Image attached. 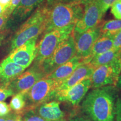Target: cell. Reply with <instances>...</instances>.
Returning a JSON list of instances; mask_svg holds the SVG:
<instances>
[{
  "label": "cell",
  "mask_w": 121,
  "mask_h": 121,
  "mask_svg": "<svg viewBox=\"0 0 121 121\" xmlns=\"http://www.w3.org/2000/svg\"><path fill=\"white\" fill-rule=\"evenodd\" d=\"M76 54L75 38L72 32L68 38L59 44L52 55L44 60L39 66L46 76L60 65L71 60Z\"/></svg>",
  "instance_id": "6"
},
{
  "label": "cell",
  "mask_w": 121,
  "mask_h": 121,
  "mask_svg": "<svg viewBox=\"0 0 121 121\" xmlns=\"http://www.w3.org/2000/svg\"><path fill=\"white\" fill-rule=\"evenodd\" d=\"M11 0H0V4H1L5 9V10L8 8Z\"/></svg>",
  "instance_id": "35"
},
{
  "label": "cell",
  "mask_w": 121,
  "mask_h": 121,
  "mask_svg": "<svg viewBox=\"0 0 121 121\" xmlns=\"http://www.w3.org/2000/svg\"><path fill=\"white\" fill-rule=\"evenodd\" d=\"M90 0H66L64 2L68 3H78V4H85Z\"/></svg>",
  "instance_id": "34"
},
{
  "label": "cell",
  "mask_w": 121,
  "mask_h": 121,
  "mask_svg": "<svg viewBox=\"0 0 121 121\" xmlns=\"http://www.w3.org/2000/svg\"><path fill=\"white\" fill-rule=\"evenodd\" d=\"M101 23L74 37L76 55L82 58L83 62L89 57L94 44L100 36Z\"/></svg>",
  "instance_id": "11"
},
{
  "label": "cell",
  "mask_w": 121,
  "mask_h": 121,
  "mask_svg": "<svg viewBox=\"0 0 121 121\" xmlns=\"http://www.w3.org/2000/svg\"><path fill=\"white\" fill-rule=\"evenodd\" d=\"M14 95V93L9 85H0V102H3L9 96Z\"/></svg>",
  "instance_id": "22"
},
{
  "label": "cell",
  "mask_w": 121,
  "mask_h": 121,
  "mask_svg": "<svg viewBox=\"0 0 121 121\" xmlns=\"http://www.w3.org/2000/svg\"><path fill=\"white\" fill-rule=\"evenodd\" d=\"M84 4L61 2L51 7L48 12L44 32L60 29L76 23L82 17Z\"/></svg>",
  "instance_id": "2"
},
{
  "label": "cell",
  "mask_w": 121,
  "mask_h": 121,
  "mask_svg": "<svg viewBox=\"0 0 121 121\" xmlns=\"http://www.w3.org/2000/svg\"><path fill=\"white\" fill-rule=\"evenodd\" d=\"M119 55H120V56L121 57V52H120V54H119Z\"/></svg>",
  "instance_id": "40"
},
{
  "label": "cell",
  "mask_w": 121,
  "mask_h": 121,
  "mask_svg": "<svg viewBox=\"0 0 121 121\" xmlns=\"http://www.w3.org/2000/svg\"><path fill=\"white\" fill-rule=\"evenodd\" d=\"M103 13L105 14L106 12L112 6L116 0H97Z\"/></svg>",
  "instance_id": "25"
},
{
  "label": "cell",
  "mask_w": 121,
  "mask_h": 121,
  "mask_svg": "<svg viewBox=\"0 0 121 121\" xmlns=\"http://www.w3.org/2000/svg\"><path fill=\"white\" fill-rule=\"evenodd\" d=\"M117 86L118 87H119V88L121 89V77L119 78L117 84Z\"/></svg>",
  "instance_id": "38"
},
{
  "label": "cell",
  "mask_w": 121,
  "mask_h": 121,
  "mask_svg": "<svg viewBox=\"0 0 121 121\" xmlns=\"http://www.w3.org/2000/svg\"><path fill=\"white\" fill-rule=\"evenodd\" d=\"M61 84V81L45 77L37 81L26 93L27 111L54 100L55 94Z\"/></svg>",
  "instance_id": "5"
},
{
  "label": "cell",
  "mask_w": 121,
  "mask_h": 121,
  "mask_svg": "<svg viewBox=\"0 0 121 121\" xmlns=\"http://www.w3.org/2000/svg\"><path fill=\"white\" fill-rule=\"evenodd\" d=\"M115 93L112 86L94 89L82 103V109L92 121H116Z\"/></svg>",
  "instance_id": "1"
},
{
  "label": "cell",
  "mask_w": 121,
  "mask_h": 121,
  "mask_svg": "<svg viewBox=\"0 0 121 121\" xmlns=\"http://www.w3.org/2000/svg\"><path fill=\"white\" fill-rule=\"evenodd\" d=\"M21 0H11L10 4H9V6L8 7L6 10H5L4 13H5L6 15H7V16H11V15L13 13V10H15V9L17 7V6L19 4Z\"/></svg>",
  "instance_id": "28"
},
{
  "label": "cell",
  "mask_w": 121,
  "mask_h": 121,
  "mask_svg": "<svg viewBox=\"0 0 121 121\" xmlns=\"http://www.w3.org/2000/svg\"><path fill=\"white\" fill-rule=\"evenodd\" d=\"M82 63H83V59L75 55L71 60L60 65L52 72L45 77L61 81L62 83L63 80L67 78L74 70Z\"/></svg>",
  "instance_id": "16"
},
{
  "label": "cell",
  "mask_w": 121,
  "mask_h": 121,
  "mask_svg": "<svg viewBox=\"0 0 121 121\" xmlns=\"http://www.w3.org/2000/svg\"><path fill=\"white\" fill-rule=\"evenodd\" d=\"M23 121H45L38 115L33 109L26 111L23 115Z\"/></svg>",
  "instance_id": "23"
},
{
  "label": "cell",
  "mask_w": 121,
  "mask_h": 121,
  "mask_svg": "<svg viewBox=\"0 0 121 121\" xmlns=\"http://www.w3.org/2000/svg\"><path fill=\"white\" fill-rule=\"evenodd\" d=\"M113 48L118 51H121V31L114 36L113 39Z\"/></svg>",
  "instance_id": "29"
},
{
  "label": "cell",
  "mask_w": 121,
  "mask_h": 121,
  "mask_svg": "<svg viewBox=\"0 0 121 121\" xmlns=\"http://www.w3.org/2000/svg\"><path fill=\"white\" fill-rule=\"evenodd\" d=\"M23 115L20 113L10 112L7 116L6 121H23Z\"/></svg>",
  "instance_id": "26"
},
{
  "label": "cell",
  "mask_w": 121,
  "mask_h": 121,
  "mask_svg": "<svg viewBox=\"0 0 121 121\" xmlns=\"http://www.w3.org/2000/svg\"><path fill=\"white\" fill-rule=\"evenodd\" d=\"M114 37L110 36H100L94 44L89 57L84 60L83 63H89L94 57L112 49Z\"/></svg>",
  "instance_id": "18"
},
{
  "label": "cell",
  "mask_w": 121,
  "mask_h": 121,
  "mask_svg": "<svg viewBox=\"0 0 121 121\" xmlns=\"http://www.w3.org/2000/svg\"><path fill=\"white\" fill-rule=\"evenodd\" d=\"M9 18L10 16H7L5 13H3L2 15H0V31L6 25Z\"/></svg>",
  "instance_id": "32"
},
{
  "label": "cell",
  "mask_w": 121,
  "mask_h": 121,
  "mask_svg": "<svg viewBox=\"0 0 121 121\" xmlns=\"http://www.w3.org/2000/svg\"><path fill=\"white\" fill-rule=\"evenodd\" d=\"M104 15L97 0H90L84 4L82 17L74 27L73 35L75 37L86 30L98 26L102 22Z\"/></svg>",
  "instance_id": "8"
},
{
  "label": "cell",
  "mask_w": 121,
  "mask_h": 121,
  "mask_svg": "<svg viewBox=\"0 0 121 121\" xmlns=\"http://www.w3.org/2000/svg\"><path fill=\"white\" fill-rule=\"evenodd\" d=\"M75 25H71L44 33L37 45V54L33 64L39 66L44 60L49 58L59 44L72 34Z\"/></svg>",
  "instance_id": "4"
},
{
  "label": "cell",
  "mask_w": 121,
  "mask_h": 121,
  "mask_svg": "<svg viewBox=\"0 0 121 121\" xmlns=\"http://www.w3.org/2000/svg\"><path fill=\"white\" fill-rule=\"evenodd\" d=\"M121 31V19H114L103 22L100 25V36L114 37Z\"/></svg>",
  "instance_id": "20"
},
{
  "label": "cell",
  "mask_w": 121,
  "mask_h": 121,
  "mask_svg": "<svg viewBox=\"0 0 121 121\" xmlns=\"http://www.w3.org/2000/svg\"><path fill=\"white\" fill-rule=\"evenodd\" d=\"M33 110L45 121H66L65 112L60 109V102L56 100L40 104Z\"/></svg>",
  "instance_id": "13"
},
{
  "label": "cell",
  "mask_w": 121,
  "mask_h": 121,
  "mask_svg": "<svg viewBox=\"0 0 121 121\" xmlns=\"http://www.w3.org/2000/svg\"><path fill=\"white\" fill-rule=\"evenodd\" d=\"M94 69L95 68L89 63H82L67 78L63 80L58 90L69 88L86 78H91Z\"/></svg>",
  "instance_id": "14"
},
{
  "label": "cell",
  "mask_w": 121,
  "mask_h": 121,
  "mask_svg": "<svg viewBox=\"0 0 121 121\" xmlns=\"http://www.w3.org/2000/svg\"><path fill=\"white\" fill-rule=\"evenodd\" d=\"M121 72L120 55L111 62L96 67L91 76V87L94 89L116 86Z\"/></svg>",
  "instance_id": "7"
},
{
  "label": "cell",
  "mask_w": 121,
  "mask_h": 121,
  "mask_svg": "<svg viewBox=\"0 0 121 121\" xmlns=\"http://www.w3.org/2000/svg\"><path fill=\"white\" fill-rule=\"evenodd\" d=\"M10 108L14 112L24 115L27 111L26 93H19L13 95L10 103Z\"/></svg>",
  "instance_id": "21"
},
{
  "label": "cell",
  "mask_w": 121,
  "mask_h": 121,
  "mask_svg": "<svg viewBox=\"0 0 121 121\" xmlns=\"http://www.w3.org/2000/svg\"><path fill=\"white\" fill-rule=\"evenodd\" d=\"M91 85V78H86L69 88L57 90L54 100L76 106L85 97Z\"/></svg>",
  "instance_id": "9"
},
{
  "label": "cell",
  "mask_w": 121,
  "mask_h": 121,
  "mask_svg": "<svg viewBox=\"0 0 121 121\" xmlns=\"http://www.w3.org/2000/svg\"><path fill=\"white\" fill-rule=\"evenodd\" d=\"M10 106L6 103L0 102V117L6 116L11 112Z\"/></svg>",
  "instance_id": "27"
},
{
  "label": "cell",
  "mask_w": 121,
  "mask_h": 121,
  "mask_svg": "<svg viewBox=\"0 0 121 121\" xmlns=\"http://www.w3.org/2000/svg\"><path fill=\"white\" fill-rule=\"evenodd\" d=\"M6 33L4 32H0V45L2 43L3 40L5 38Z\"/></svg>",
  "instance_id": "36"
},
{
  "label": "cell",
  "mask_w": 121,
  "mask_h": 121,
  "mask_svg": "<svg viewBox=\"0 0 121 121\" xmlns=\"http://www.w3.org/2000/svg\"><path fill=\"white\" fill-rule=\"evenodd\" d=\"M25 69L6 57L0 63V85L9 84Z\"/></svg>",
  "instance_id": "15"
},
{
  "label": "cell",
  "mask_w": 121,
  "mask_h": 121,
  "mask_svg": "<svg viewBox=\"0 0 121 121\" xmlns=\"http://www.w3.org/2000/svg\"><path fill=\"white\" fill-rule=\"evenodd\" d=\"M120 52L121 51H117L112 48L109 51L94 57L90 60L89 63L95 69L100 66L108 64L112 62L119 56Z\"/></svg>",
  "instance_id": "19"
},
{
  "label": "cell",
  "mask_w": 121,
  "mask_h": 121,
  "mask_svg": "<svg viewBox=\"0 0 121 121\" xmlns=\"http://www.w3.org/2000/svg\"><path fill=\"white\" fill-rule=\"evenodd\" d=\"M44 1V0H21L10 16L11 20L13 22L24 20Z\"/></svg>",
  "instance_id": "17"
},
{
  "label": "cell",
  "mask_w": 121,
  "mask_h": 121,
  "mask_svg": "<svg viewBox=\"0 0 121 121\" xmlns=\"http://www.w3.org/2000/svg\"><path fill=\"white\" fill-rule=\"evenodd\" d=\"M4 11H5V9L4 8L2 4H0V15H2L4 13Z\"/></svg>",
  "instance_id": "37"
},
{
  "label": "cell",
  "mask_w": 121,
  "mask_h": 121,
  "mask_svg": "<svg viewBox=\"0 0 121 121\" xmlns=\"http://www.w3.org/2000/svg\"><path fill=\"white\" fill-rule=\"evenodd\" d=\"M110 11L116 19H121V0H116L110 7Z\"/></svg>",
  "instance_id": "24"
},
{
  "label": "cell",
  "mask_w": 121,
  "mask_h": 121,
  "mask_svg": "<svg viewBox=\"0 0 121 121\" xmlns=\"http://www.w3.org/2000/svg\"><path fill=\"white\" fill-rule=\"evenodd\" d=\"M116 121H121V98L116 103Z\"/></svg>",
  "instance_id": "30"
},
{
  "label": "cell",
  "mask_w": 121,
  "mask_h": 121,
  "mask_svg": "<svg viewBox=\"0 0 121 121\" xmlns=\"http://www.w3.org/2000/svg\"><path fill=\"white\" fill-rule=\"evenodd\" d=\"M66 0H44L43 4L48 9L53 6L55 4H58L59 3L64 2Z\"/></svg>",
  "instance_id": "31"
},
{
  "label": "cell",
  "mask_w": 121,
  "mask_h": 121,
  "mask_svg": "<svg viewBox=\"0 0 121 121\" xmlns=\"http://www.w3.org/2000/svg\"><path fill=\"white\" fill-rule=\"evenodd\" d=\"M69 121H92L86 116H81V115H76L72 117L69 119Z\"/></svg>",
  "instance_id": "33"
},
{
  "label": "cell",
  "mask_w": 121,
  "mask_h": 121,
  "mask_svg": "<svg viewBox=\"0 0 121 121\" xmlns=\"http://www.w3.org/2000/svg\"><path fill=\"white\" fill-rule=\"evenodd\" d=\"M49 10L43 2L37 7L15 33L11 41V51L44 32Z\"/></svg>",
  "instance_id": "3"
},
{
  "label": "cell",
  "mask_w": 121,
  "mask_h": 121,
  "mask_svg": "<svg viewBox=\"0 0 121 121\" xmlns=\"http://www.w3.org/2000/svg\"><path fill=\"white\" fill-rule=\"evenodd\" d=\"M7 116H3V117H0V121H6L7 118Z\"/></svg>",
  "instance_id": "39"
},
{
  "label": "cell",
  "mask_w": 121,
  "mask_h": 121,
  "mask_svg": "<svg viewBox=\"0 0 121 121\" xmlns=\"http://www.w3.org/2000/svg\"><path fill=\"white\" fill-rule=\"evenodd\" d=\"M37 39L38 37L34 38L12 50L7 57L13 62L26 69L34 61L36 57Z\"/></svg>",
  "instance_id": "12"
},
{
  "label": "cell",
  "mask_w": 121,
  "mask_h": 121,
  "mask_svg": "<svg viewBox=\"0 0 121 121\" xmlns=\"http://www.w3.org/2000/svg\"><path fill=\"white\" fill-rule=\"evenodd\" d=\"M40 66L34 65L26 71L18 76L9 84V86L14 93V95L19 93H26L39 80L45 77Z\"/></svg>",
  "instance_id": "10"
}]
</instances>
